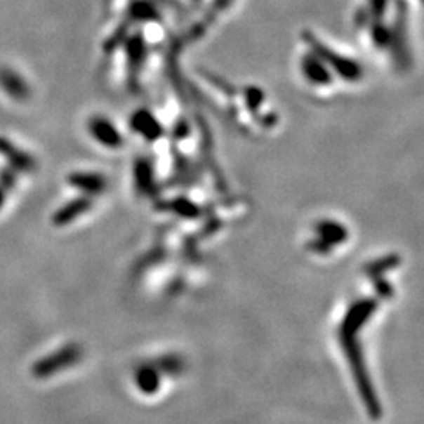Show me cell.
I'll return each mask as SVG.
<instances>
[{"instance_id": "obj_1", "label": "cell", "mask_w": 424, "mask_h": 424, "mask_svg": "<svg viewBox=\"0 0 424 424\" xmlns=\"http://www.w3.org/2000/svg\"><path fill=\"white\" fill-rule=\"evenodd\" d=\"M82 359V349L79 344H66L65 347L55 350L51 355L43 357L41 360L33 363L32 376L37 379H48V377L55 376L60 371L74 366L76 363Z\"/></svg>"}, {"instance_id": "obj_2", "label": "cell", "mask_w": 424, "mask_h": 424, "mask_svg": "<svg viewBox=\"0 0 424 424\" xmlns=\"http://www.w3.org/2000/svg\"><path fill=\"white\" fill-rule=\"evenodd\" d=\"M307 41L310 43L311 51L319 55L322 60L329 65V68L338 72L343 79H346V81H359L363 76V68L359 65V62L352 60V58H344L338 54L335 55L332 49H329L327 46L317 41L310 33L307 35Z\"/></svg>"}, {"instance_id": "obj_3", "label": "cell", "mask_w": 424, "mask_h": 424, "mask_svg": "<svg viewBox=\"0 0 424 424\" xmlns=\"http://www.w3.org/2000/svg\"><path fill=\"white\" fill-rule=\"evenodd\" d=\"M88 131L91 137L105 148L117 150L120 148L124 142L121 132L118 131L117 126L112 123L109 118H105L102 115H95L90 118Z\"/></svg>"}, {"instance_id": "obj_4", "label": "cell", "mask_w": 424, "mask_h": 424, "mask_svg": "<svg viewBox=\"0 0 424 424\" xmlns=\"http://www.w3.org/2000/svg\"><path fill=\"white\" fill-rule=\"evenodd\" d=\"M300 68L303 77L314 87H329L333 81V71L313 51L302 58Z\"/></svg>"}, {"instance_id": "obj_5", "label": "cell", "mask_w": 424, "mask_h": 424, "mask_svg": "<svg viewBox=\"0 0 424 424\" xmlns=\"http://www.w3.org/2000/svg\"><path fill=\"white\" fill-rule=\"evenodd\" d=\"M131 128L134 129L138 135H142L145 140H156L162 135V124L157 118L151 114L150 110H137L131 117Z\"/></svg>"}, {"instance_id": "obj_6", "label": "cell", "mask_w": 424, "mask_h": 424, "mask_svg": "<svg viewBox=\"0 0 424 424\" xmlns=\"http://www.w3.org/2000/svg\"><path fill=\"white\" fill-rule=\"evenodd\" d=\"M0 154L10 162V165L15 170L30 173V171H33L37 167V162L33 161V157L30 154H27V152L22 150H19L18 147H15V143H11L4 137H0Z\"/></svg>"}, {"instance_id": "obj_7", "label": "cell", "mask_w": 424, "mask_h": 424, "mask_svg": "<svg viewBox=\"0 0 424 424\" xmlns=\"http://www.w3.org/2000/svg\"><path fill=\"white\" fill-rule=\"evenodd\" d=\"M0 87L16 101H25L30 98V87L27 82L10 68H0Z\"/></svg>"}, {"instance_id": "obj_8", "label": "cell", "mask_w": 424, "mask_h": 424, "mask_svg": "<svg viewBox=\"0 0 424 424\" xmlns=\"http://www.w3.org/2000/svg\"><path fill=\"white\" fill-rule=\"evenodd\" d=\"M68 183L72 187L84 192L85 195H99L107 187V180L99 173H85V171H76L69 175Z\"/></svg>"}, {"instance_id": "obj_9", "label": "cell", "mask_w": 424, "mask_h": 424, "mask_svg": "<svg viewBox=\"0 0 424 424\" xmlns=\"http://www.w3.org/2000/svg\"><path fill=\"white\" fill-rule=\"evenodd\" d=\"M90 208L91 200L88 197L76 198V200L66 203L63 208L58 209L52 217V222H54L55 227H65V225L74 222L79 216L85 214Z\"/></svg>"}, {"instance_id": "obj_10", "label": "cell", "mask_w": 424, "mask_h": 424, "mask_svg": "<svg viewBox=\"0 0 424 424\" xmlns=\"http://www.w3.org/2000/svg\"><path fill=\"white\" fill-rule=\"evenodd\" d=\"M134 16H138L142 19H148V21H150V18L156 16V11L152 10V5L147 4V2H140V4H137V8L134 10Z\"/></svg>"}, {"instance_id": "obj_11", "label": "cell", "mask_w": 424, "mask_h": 424, "mask_svg": "<svg viewBox=\"0 0 424 424\" xmlns=\"http://www.w3.org/2000/svg\"><path fill=\"white\" fill-rule=\"evenodd\" d=\"M0 183H2L4 187L13 189V187H15V184H16V176L11 170L4 168L2 171H0Z\"/></svg>"}, {"instance_id": "obj_12", "label": "cell", "mask_w": 424, "mask_h": 424, "mask_svg": "<svg viewBox=\"0 0 424 424\" xmlns=\"http://www.w3.org/2000/svg\"><path fill=\"white\" fill-rule=\"evenodd\" d=\"M4 201H5V192H4L2 187H0V208H2Z\"/></svg>"}]
</instances>
